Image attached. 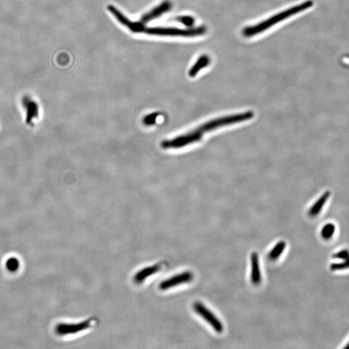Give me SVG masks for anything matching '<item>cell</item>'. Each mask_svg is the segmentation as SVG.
Instances as JSON below:
<instances>
[{"mask_svg":"<svg viewBox=\"0 0 349 349\" xmlns=\"http://www.w3.org/2000/svg\"><path fill=\"white\" fill-rule=\"evenodd\" d=\"M23 106L27 112V122L30 123V121L33 120V118H37L39 116V106L37 103L33 99L28 97H25L23 98Z\"/></svg>","mask_w":349,"mask_h":349,"instance_id":"12","label":"cell"},{"mask_svg":"<svg viewBox=\"0 0 349 349\" xmlns=\"http://www.w3.org/2000/svg\"><path fill=\"white\" fill-rule=\"evenodd\" d=\"M6 268L11 272H15L19 267V259L15 257H11L8 259L5 264Z\"/></svg>","mask_w":349,"mask_h":349,"instance_id":"17","label":"cell"},{"mask_svg":"<svg viewBox=\"0 0 349 349\" xmlns=\"http://www.w3.org/2000/svg\"><path fill=\"white\" fill-rule=\"evenodd\" d=\"M177 20L187 27L192 26L194 22H195V19H194V18L189 17V16L178 17L177 18Z\"/></svg>","mask_w":349,"mask_h":349,"instance_id":"19","label":"cell"},{"mask_svg":"<svg viewBox=\"0 0 349 349\" xmlns=\"http://www.w3.org/2000/svg\"><path fill=\"white\" fill-rule=\"evenodd\" d=\"M330 194L329 192H325L319 198L318 201L313 204L312 207L309 209V215L311 217H314L320 213L323 208L324 207L325 203L328 201Z\"/></svg>","mask_w":349,"mask_h":349,"instance_id":"13","label":"cell"},{"mask_svg":"<svg viewBox=\"0 0 349 349\" xmlns=\"http://www.w3.org/2000/svg\"><path fill=\"white\" fill-rule=\"evenodd\" d=\"M172 8V3L169 1H164L157 7L153 9L152 11L148 12L144 15L140 19V22L146 24L149 21L157 19L158 17L169 11Z\"/></svg>","mask_w":349,"mask_h":349,"instance_id":"10","label":"cell"},{"mask_svg":"<svg viewBox=\"0 0 349 349\" xmlns=\"http://www.w3.org/2000/svg\"><path fill=\"white\" fill-rule=\"evenodd\" d=\"M336 233V226L333 223H327L322 228L321 235L323 239L329 240L334 236Z\"/></svg>","mask_w":349,"mask_h":349,"instance_id":"16","label":"cell"},{"mask_svg":"<svg viewBox=\"0 0 349 349\" xmlns=\"http://www.w3.org/2000/svg\"><path fill=\"white\" fill-rule=\"evenodd\" d=\"M165 264L158 263L156 265L150 266V267L144 268L138 272L136 273L134 277V282L136 284H141L144 281L148 279L149 277L152 276L156 273L159 272L163 269Z\"/></svg>","mask_w":349,"mask_h":349,"instance_id":"9","label":"cell"},{"mask_svg":"<svg viewBox=\"0 0 349 349\" xmlns=\"http://www.w3.org/2000/svg\"><path fill=\"white\" fill-rule=\"evenodd\" d=\"M205 27H195L182 29L178 28H170V27H150L146 28L144 33L150 35L168 36V37H194L203 35L206 33Z\"/></svg>","mask_w":349,"mask_h":349,"instance_id":"2","label":"cell"},{"mask_svg":"<svg viewBox=\"0 0 349 349\" xmlns=\"http://www.w3.org/2000/svg\"><path fill=\"white\" fill-rule=\"evenodd\" d=\"M346 348H347V349H349V342L348 343V346H347L346 347Z\"/></svg>","mask_w":349,"mask_h":349,"instance_id":"22","label":"cell"},{"mask_svg":"<svg viewBox=\"0 0 349 349\" xmlns=\"http://www.w3.org/2000/svg\"><path fill=\"white\" fill-rule=\"evenodd\" d=\"M253 116H254V114L252 112H247L244 113V114L222 117V118L210 121L209 122H206L205 124L199 126V128L204 134L206 132L215 130V129L219 128L221 126L249 120V119L253 118Z\"/></svg>","mask_w":349,"mask_h":349,"instance_id":"4","label":"cell"},{"mask_svg":"<svg viewBox=\"0 0 349 349\" xmlns=\"http://www.w3.org/2000/svg\"><path fill=\"white\" fill-rule=\"evenodd\" d=\"M193 279V273L190 271H185L162 281L160 283L159 289L162 291H168L178 285L189 283Z\"/></svg>","mask_w":349,"mask_h":349,"instance_id":"8","label":"cell"},{"mask_svg":"<svg viewBox=\"0 0 349 349\" xmlns=\"http://www.w3.org/2000/svg\"><path fill=\"white\" fill-rule=\"evenodd\" d=\"M333 258L340 259V260H344V259H348L349 258V252L346 251V250L338 252L335 253L334 256H333Z\"/></svg>","mask_w":349,"mask_h":349,"instance_id":"20","label":"cell"},{"mask_svg":"<svg viewBox=\"0 0 349 349\" xmlns=\"http://www.w3.org/2000/svg\"><path fill=\"white\" fill-rule=\"evenodd\" d=\"M287 244L285 241H280L273 247L269 253V258L271 261H275L280 257L283 252L286 249Z\"/></svg>","mask_w":349,"mask_h":349,"instance_id":"15","label":"cell"},{"mask_svg":"<svg viewBox=\"0 0 349 349\" xmlns=\"http://www.w3.org/2000/svg\"><path fill=\"white\" fill-rule=\"evenodd\" d=\"M210 63V58L206 55H203L200 57L197 61H196L195 64L193 65V67L190 69L189 71V76L194 78L196 75L199 73V71L204 68V67L208 66Z\"/></svg>","mask_w":349,"mask_h":349,"instance_id":"14","label":"cell"},{"mask_svg":"<svg viewBox=\"0 0 349 349\" xmlns=\"http://www.w3.org/2000/svg\"><path fill=\"white\" fill-rule=\"evenodd\" d=\"M313 4H314L313 1H310V0L303 2V3L299 4V5L294 6V7L287 9L286 11L277 14L276 15L273 16L272 17L266 19L265 21H262L258 24L246 27L243 31V35L244 37L247 38L258 35V34L261 33L262 32L265 31L266 30L271 28V27L276 24V23L284 20L287 18L292 17V16L296 15L297 13L309 9V8L312 7Z\"/></svg>","mask_w":349,"mask_h":349,"instance_id":"1","label":"cell"},{"mask_svg":"<svg viewBox=\"0 0 349 349\" xmlns=\"http://www.w3.org/2000/svg\"><path fill=\"white\" fill-rule=\"evenodd\" d=\"M251 275L252 283L255 285L260 284L262 280L261 271L259 257L256 252H253L251 255Z\"/></svg>","mask_w":349,"mask_h":349,"instance_id":"11","label":"cell"},{"mask_svg":"<svg viewBox=\"0 0 349 349\" xmlns=\"http://www.w3.org/2000/svg\"><path fill=\"white\" fill-rule=\"evenodd\" d=\"M194 309L198 315L203 318L217 332H223L224 326L219 320L203 303L197 301L194 304Z\"/></svg>","mask_w":349,"mask_h":349,"instance_id":"6","label":"cell"},{"mask_svg":"<svg viewBox=\"0 0 349 349\" xmlns=\"http://www.w3.org/2000/svg\"><path fill=\"white\" fill-rule=\"evenodd\" d=\"M342 261L340 263L332 264V270L333 271H339V270L349 269V258Z\"/></svg>","mask_w":349,"mask_h":349,"instance_id":"18","label":"cell"},{"mask_svg":"<svg viewBox=\"0 0 349 349\" xmlns=\"http://www.w3.org/2000/svg\"><path fill=\"white\" fill-rule=\"evenodd\" d=\"M94 320H87L77 323H59L55 327V331L58 336L75 334L89 329L92 326Z\"/></svg>","mask_w":349,"mask_h":349,"instance_id":"5","label":"cell"},{"mask_svg":"<svg viewBox=\"0 0 349 349\" xmlns=\"http://www.w3.org/2000/svg\"><path fill=\"white\" fill-rule=\"evenodd\" d=\"M108 9L116 18L117 20L121 24L128 27L133 33H144L146 27L144 26V23L140 22V21L134 22V21H131L114 5H109Z\"/></svg>","mask_w":349,"mask_h":349,"instance_id":"7","label":"cell"},{"mask_svg":"<svg viewBox=\"0 0 349 349\" xmlns=\"http://www.w3.org/2000/svg\"><path fill=\"white\" fill-rule=\"evenodd\" d=\"M204 133L200 130L199 128H196L187 134L176 136L172 139L163 140L162 142V148L164 150H174L184 148L200 141L203 138Z\"/></svg>","mask_w":349,"mask_h":349,"instance_id":"3","label":"cell"},{"mask_svg":"<svg viewBox=\"0 0 349 349\" xmlns=\"http://www.w3.org/2000/svg\"><path fill=\"white\" fill-rule=\"evenodd\" d=\"M156 118H157V115L155 114L150 115V116H147L144 118V122L146 125L154 124L156 121Z\"/></svg>","mask_w":349,"mask_h":349,"instance_id":"21","label":"cell"}]
</instances>
